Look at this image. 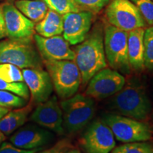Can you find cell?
<instances>
[{
  "instance_id": "e575fe53",
  "label": "cell",
  "mask_w": 153,
  "mask_h": 153,
  "mask_svg": "<svg viewBox=\"0 0 153 153\" xmlns=\"http://www.w3.org/2000/svg\"><path fill=\"white\" fill-rule=\"evenodd\" d=\"M152 119H153V111H152Z\"/></svg>"
},
{
  "instance_id": "ffe728a7",
  "label": "cell",
  "mask_w": 153,
  "mask_h": 153,
  "mask_svg": "<svg viewBox=\"0 0 153 153\" xmlns=\"http://www.w3.org/2000/svg\"><path fill=\"white\" fill-rule=\"evenodd\" d=\"M15 6L33 22H39L46 14L48 7L44 0H19Z\"/></svg>"
},
{
  "instance_id": "e0dca14e",
  "label": "cell",
  "mask_w": 153,
  "mask_h": 153,
  "mask_svg": "<svg viewBox=\"0 0 153 153\" xmlns=\"http://www.w3.org/2000/svg\"><path fill=\"white\" fill-rule=\"evenodd\" d=\"M144 28L131 30L128 36V55L131 70L137 72L144 70Z\"/></svg>"
},
{
  "instance_id": "836d02e7",
  "label": "cell",
  "mask_w": 153,
  "mask_h": 153,
  "mask_svg": "<svg viewBox=\"0 0 153 153\" xmlns=\"http://www.w3.org/2000/svg\"><path fill=\"white\" fill-rule=\"evenodd\" d=\"M66 153H81V152H80L79 151L77 150H72L70 151H68V152H66Z\"/></svg>"
},
{
  "instance_id": "44dd1931",
  "label": "cell",
  "mask_w": 153,
  "mask_h": 153,
  "mask_svg": "<svg viewBox=\"0 0 153 153\" xmlns=\"http://www.w3.org/2000/svg\"><path fill=\"white\" fill-rule=\"evenodd\" d=\"M110 153H153V144L147 141L128 143L114 148Z\"/></svg>"
},
{
  "instance_id": "d4e9b609",
  "label": "cell",
  "mask_w": 153,
  "mask_h": 153,
  "mask_svg": "<svg viewBox=\"0 0 153 153\" xmlns=\"http://www.w3.org/2000/svg\"><path fill=\"white\" fill-rule=\"evenodd\" d=\"M0 90L9 91L26 100L29 98L30 92L24 82H9L0 79Z\"/></svg>"
},
{
  "instance_id": "603a6c76",
  "label": "cell",
  "mask_w": 153,
  "mask_h": 153,
  "mask_svg": "<svg viewBox=\"0 0 153 153\" xmlns=\"http://www.w3.org/2000/svg\"><path fill=\"white\" fill-rule=\"evenodd\" d=\"M144 63L145 68L153 70V26L145 30L144 38Z\"/></svg>"
},
{
  "instance_id": "ba28073f",
  "label": "cell",
  "mask_w": 153,
  "mask_h": 153,
  "mask_svg": "<svg viewBox=\"0 0 153 153\" xmlns=\"http://www.w3.org/2000/svg\"><path fill=\"white\" fill-rule=\"evenodd\" d=\"M106 18L111 25L127 32L146 26L138 9L130 0H111L107 5Z\"/></svg>"
},
{
  "instance_id": "f546056e",
  "label": "cell",
  "mask_w": 153,
  "mask_h": 153,
  "mask_svg": "<svg viewBox=\"0 0 153 153\" xmlns=\"http://www.w3.org/2000/svg\"><path fill=\"white\" fill-rule=\"evenodd\" d=\"M66 145H67V143L65 141L62 140L60 141V142L57 143L55 146L52 147V148L47 149V150H45L41 151V152L38 153H62L63 150L66 148Z\"/></svg>"
},
{
  "instance_id": "6da1fadb",
  "label": "cell",
  "mask_w": 153,
  "mask_h": 153,
  "mask_svg": "<svg viewBox=\"0 0 153 153\" xmlns=\"http://www.w3.org/2000/svg\"><path fill=\"white\" fill-rule=\"evenodd\" d=\"M74 61L79 69L82 83L86 85L97 72L107 68L104 30L96 27L74 51Z\"/></svg>"
},
{
  "instance_id": "277c9868",
  "label": "cell",
  "mask_w": 153,
  "mask_h": 153,
  "mask_svg": "<svg viewBox=\"0 0 153 153\" xmlns=\"http://www.w3.org/2000/svg\"><path fill=\"white\" fill-rule=\"evenodd\" d=\"M53 89L62 99L74 96L82 83L81 74L74 60L43 61Z\"/></svg>"
},
{
  "instance_id": "8fae6325",
  "label": "cell",
  "mask_w": 153,
  "mask_h": 153,
  "mask_svg": "<svg viewBox=\"0 0 153 153\" xmlns=\"http://www.w3.org/2000/svg\"><path fill=\"white\" fill-rule=\"evenodd\" d=\"M2 11L7 37L14 40H32L35 34L34 22L13 5L4 4Z\"/></svg>"
},
{
  "instance_id": "5bb4252c",
  "label": "cell",
  "mask_w": 153,
  "mask_h": 153,
  "mask_svg": "<svg viewBox=\"0 0 153 153\" xmlns=\"http://www.w3.org/2000/svg\"><path fill=\"white\" fill-rule=\"evenodd\" d=\"M33 39L43 61L74 60V51L70 43L60 35L45 38L34 34Z\"/></svg>"
},
{
  "instance_id": "30bf717a",
  "label": "cell",
  "mask_w": 153,
  "mask_h": 153,
  "mask_svg": "<svg viewBox=\"0 0 153 153\" xmlns=\"http://www.w3.org/2000/svg\"><path fill=\"white\" fill-rule=\"evenodd\" d=\"M81 143L87 153H110L116 146L111 130L100 120H96L89 125Z\"/></svg>"
},
{
  "instance_id": "7c38bea8",
  "label": "cell",
  "mask_w": 153,
  "mask_h": 153,
  "mask_svg": "<svg viewBox=\"0 0 153 153\" xmlns=\"http://www.w3.org/2000/svg\"><path fill=\"white\" fill-rule=\"evenodd\" d=\"M93 16V13L85 10L63 15V38L70 45L82 43L91 29Z\"/></svg>"
},
{
  "instance_id": "52a82bcc",
  "label": "cell",
  "mask_w": 153,
  "mask_h": 153,
  "mask_svg": "<svg viewBox=\"0 0 153 153\" xmlns=\"http://www.w3.org/2000/svg\"><path fill=\"white\" fill-rule=\"evenodd\" d=\"M103 120L116 138L122 143L148 141L152 137L151 126L141 120L112 114L105 115Z\"/></svg>"
},
{
  "instance_id": "484cf974",
  "label": "cell",
  "mask_w": 153,
  "mask_h": 153,
  "mask_svg": "<svg viewBox=\"0 0 153 153\" xmlns=\"http://www.w3.org/2000/svg\"><path fill=\"white\" fill-rule=\"evenodd\" d=\"M27 100L9 91L0 90V106L5 108H20L26 106Z\"/></svg>"
},
{
  "instance_id": "4316f807",
  "label": "cell",
  "mask_w": 153,
  "mask_h": 153,
  "mask_svg": "<svg viewBox=\"0 0 153 153\" xmlns=\"http://www.w3.org/2000/svg\"><path fill=\"white\" fill-rule=\"evenodd\" d=\"M143 16L145 22L153 26V0H130Z\"/></svg>"
},
{
  "instance_id": "d6986e66",
  "label": "cell",
  "mask_w": 153,
  "mask_h": 153,
  "mask_svg": "<svg viewBox=\"0 0 153 153\" xmlns=\"http://www.w3.org/2000/svg\"><path fill=\"white\" fill-rule=\"evenodd\" d=\"M35 30L45 38L60 35L63 31V15L49 9L44 18L35 26Z\"/></svg>"
},
{
  "instance_id": "83f0119b",
  "label": "cell",
  "mask_w": 153,
  "mask_h": 153,
  "mask_svg": "<svg viewBox=\"0 0 153 153\" xmlns=\"http://www.w3.org/2000/svg\"><path fill=\"white\" fill-rule=\"evenodd\" d=\"M111 0H75L81 10L98 13L110 3Z\"/></svg>"
},
{
  "instance_id": "3957f363",
  "label": "cell",
  "mask_w": 153,
  "mask_h": 153,
  "mask_svg": "<svg viewBox=\"0 0 153 153\" xmlns=\"http://www.w3.org/2000/svg\"><path fill=\"white\" fill-rule=\"evenodd\" d=\"M62 111V127L68 133L82 130L92 119L95 114L94 99L78 94L60 102Z\"/></svg>"
},
{
  "instance_id": "4dcf8cb0",
  "label": "cell",
  "mask_w": 153,
  "mask_h": 153,
  "mask_svg": "<svg viewBox=\"0 0 153 153\" xmlns=\"http://www.w3.org/2000/svg\"><path fill=\"white\" fill-rule=\"evenodd\" d=\"M7 36L5 29L4 19V14L2 11V7L0 6V39L5 38Z\"/></svg>"
},
{
  "instance_id": "d6a6232c",
  "label": "cell",
  "mask_w": 153,
  "mask_h": 153,
  "mask_svg": "<svg viewBox=\"0 0 153 153\" xmlns=\"http://www.w3.org/2000/svg\"><path fill=\"white\" fill-rule=\"evenodd\" d=\"M6 138H7V137H6V135L2 133V132L0 131V146H1V145L4 142Z\"/></svg>"
},
{
  "instance_id": "9c48e42d",
  "label": "cell",
  "mask_w": 153,
  "mask_h": 153,
  "mask_svg": "<svg viewBox=\"0 0 153 153\" xmlns=\"http://www.w3.org/2000/svg\"><path fill=\"white\" fill-rule=\"evenodd\" d=\"M126 84V79L117 70L104 68L95 74L88 82L86 95L96 99H104L114 96Z\"/></svg>"
},
{
  "instance_id": "8992f818",
  "label": "cell",
  "mask_w": 153,
  "mask_h": 153,
  "mask_svg": "<svg viewBox=\"0 0 153 153\" xmlns=\"http://www.w3.org/2000/svg\"><path fill=\"white\" fill-rule=\"evenodd\" d=\"M128 32L107 25L104 30V51L106 61L111 68L128 74L131 66L128 55Z\"/></svg>"
},
{
  "instance_id": "4fadbf2b",
  "label": "cell",
  "mask_w": 153,
  "mask_h": 153,
  "mask_svg": "<svg viewBox=\"0 0 153 153\" xmlns=\"http://www.w3.org/2000/svg\"><path fill=\"white\" fill-rule=\"evenodd\" d=\"M30 119L44 128L60 135L65 132L62 127V111L55 97L38 104L30 115Z\"/></svg>"
},
{
  "instance_id": "7402d4cb",
  "label": "cell",
  "mask_w": 153,
  "mask_h": 153,
  "mask_svg": "<svg viewBox=\"0 0 153 153\" xmlns=\"http://www.w3.org/2000/svg\"><path fill=\"white\" fill-rule=\"evenodd\" d=\"M49 9L61 15L70 12H76L81 9L75 0H44Z\"/></svg>"
},
{
  "instance_id": "1f68e13d",
  "label": "cell",
  "mask_w": 153,
  "mask_h": 153,
  "mask_svg": "<svg viewBox=\"0 0 153 153\" xmlns=\"http://www.w3.org/2000/svg\"><path fill=\"white\" fill-rule=\"evenodd\" d=\"M9 108H5V107L0 106V119H1L4 116H5V115L9 112Z\"/></svg>"
},
{
  "instance_id": "2e32d148",
  "label": "cell",
  "mask_w": 153,
  "mask_h": 153,
  "mask_svg": "<svg viewBox=\"0 0 153 153\" xmlns=\"http://www.w3.org/2000/svg\"><path fill=\"white\" fill-rule=\"evenodd\" d=\"M54 137L51 131L36 125H26L12 134L9 140L11 144L24 150L41 148Z\"/></svg>"
},
{
  "instance_id": "f1b7e54d",
  "label": "cell",
  "mask_w": 153,
  "mask_h": 153,
  "mask_svg": "<svg viewBox=\"0 0 153 153\" xmlns=\"http://www.w3.org/2000/svg\"><path fill=\"white\" fill-rule=\"evenodd\" d=\"M41 150V148L33 150H24L14 146L11 143L5 141L0 146V153H36Z\"/></svg>"
},
{
  "instance_id": "7a4b0ae2",
  "label": "cell",
  "mask_w": 153,
  "mask_h": 153,
  "mask_svg": "<svg viewBox=\"0 0 153 153\" xmlns=\"http://www.w3.org/2000/svg\"><path fill=\"white\" fill-rule=\"evenodd\" d=\"M111 105L121 116L138 120L146 119L152 108L144 87L133 79L115 94Z\"/></svg>"
},
{
  "instance_id": "ac0fdd59",
  "label": "cell",
  "mask_w": 153,
  "mask_h": 153,
  "mask_svg": "<svg viewBox=\"0 0 153 153\" xmlns=\"http://www.w3.org/2000/svg\"><path fill=\"white\" fill-rule=\"evenodd\" d=\"M31 110L32 105L29 104L9 111V112L0 119V131L6 136L13 134L26 123Z\"/></svg>"
},
{
  "instance_id": "cb8c5ba5",
  "label": "cell",
  "mask_w": 153,
  "mask_h": 153,
  "mask_svg": "<svg viewBox=\"0 0 153 153\" xmlns=\"http://www.w3.org/2000/svg\"><path fill=\"white\" fill-rule=\"evenodd\" d=\"M0 79L9 82H24L20 68L9 63H0Z\"/></svg>"
},
{
  "instance_id": "9a60e30c",
  "label": "cell",
  "mask_w": 153,
  "mask_h": 153,
  "mask_svg": "<svg viewBox=\"0 0 153 153\" xmlns=\"http://www.w3.org/2000/svg\"><path fill=\"white\" fill-rule=\"evenodd\" d=\"M24 82L30 94L31 101L40 104L47 101L53 91V85L48 72L42 68L22 69Z\"/></svg>"
},
{
  "instance_id": "5b68a950",
  "label": "cell",
  "mask_w": 153,
  "mask_h": 153,
  "mask_svg": "<svg viewBox=\"0 0 153 153\" xmlns=\"http://www.w3.org/2000/svg\"><path fill=\"white\" fill-rule=\"evenodd\" d=\"M0 63H9L20 69L42 68L43 60L32 40L0 41Z\"/></svg>"
}]
</instances>
